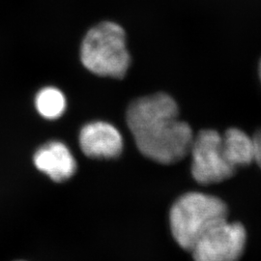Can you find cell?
<instances>
[{
	"instance_id": "5b68a950",
	"label": "cell",
	"mask_w": 261,
	"mask_h": 261,
	"mask_svg": "<svg viewBox=\"0 0 261 261\" xmlns=\"http://www.w3.org/2000/svg\"><path fill=\"white\" fill-rule=\"evenodd\" d=\"M247 244V231L241 223L215 226L191 251L195 261H240Z\"/></svg>"
},
{
	"instance_id": "8992f818",
	"label": "cell",
	"mask_w": 261,
	"mask_h": 261,
	"mask_svg": "<svg viewBox=\"0 0 261 261\" xmlns=\"http://www.w3.org/2000/svg\"><path fill=\"white\" fill-rule=\"evenodd\" d=\"M80 145L87 157L113 159L123 150V138L113 125L103 121L88 123L80 134Z\"/></svg>"
},
{
	"instance_id": "277c9868",
	"label": "cell",
	"mask_w": 261,
	"mask_h": 261,
	"mask_svg": "<svg viewBox=\"0 0 261 261\" xmlns=\"http://www.w3.org/2000/svg\"><path fill=\"white\" fill-rule=\"evenodd\" d=\"M81 59L95 75L122 79L130 63L124 29L112 21L91 28L83 41Z\"/></svg>"
},
{
	"instance_id": "6da1fadb",
	"label": "cell",
	"mask_w": 261,
	"mask_h": 261,
	"mask_svg": "<svg viewBox=\"0 0 261 261\" xmlns=\"http://www.w3.org/2000/svg\"><path fill=\"white\" fill-rule=\"evenodd\" d=\"M176 102L168 94L142 97L130 103L127 123L140 153L163 165L183 160L190 153L194 133L178 119Z\"/></svg>"
},
{
	"instance_id": "30bf717a",
	"label": "cell",
	"mask_w": 261,
	"mask_h": 261,
	"mask_svg": "<svg viewBox=\"0 0 261 261\" xmlns=\"http://www.w3.org/2000/svg\"><path fill=\"white\" fill-rule=\"evenodd\" d=\"M258 71H259V77H260L261 81V60L260 62H259V68H258Z\"/></svg>"
},
{
	"instance_id": "3957f363",
	"label": "cell",
	"mask_w": 261,
	"mask_h": 261,
	"mask_svg": "<svg viewBox=\"0 0 261 261\" xmlns=\"http://www.w3.org/2000/svg\"><path fill=\"white\" fill-rule=\"evenodd\" d=\"M228 218L226 203L217 196L192 192L180 196L169 213V224L178 245L191 252L207 232Z\"/></svg>"
},
{
	"instance_id": "7a4b0ae2",
	"label": "cell",
	"mask_w": 261,
	"mask_h": 261,
	"mask_svg": "<svg viewBox=\"0 0 261 261\" xmlns=\"http://www.w3.org/2000/svg\"><path fill=\"white\" fill-rule=\"evenodd\" d=\"M192 175L201 185L221 183L254 163L252 137L237 128L224 134L206 129L194 137L190 149Z\"/></svg>"
},
{
	"instance_id": "52a82bcc",
	"label": "cell",
	"mask_w": 261,
	"mask_h": 261,
	"mask_svg": "<svg viewBox=\"0 0 261 261\" xmlns=\"http://www.w3.org/2000/svg\"><path fill=\"white\" fill-rule=\"evenodd\" d=\"M35 167L55 182H63L72 177L76 170V162L63 142L50 141L36 151L33 157Z\"/></svg>"
},
{
	"instance_id": "ba28073f",
	"label": "cell",
	"mask_w": 261,
	"mask_h": 261,
	"mask_svg": "<svg viewBox=\"0 0 261 261\" xmlns=\"http://www.w3.org/2000/svg\"><path fill=\"white\" fill-rule=\"evenodd\" d=\"M35 106L44 118L57 119L65 112V96L56 87H45L38 92Z\"/></svg>"
},
{
	"instance_id": "9c48e42d",
	"label": "cell",
	"mask_w": 261,
	"mask_h": 261,
	"mask_svg": "<svg viewBox=\"0 0 261 261\" xmlns=\"http://www.w3.org/2000/svg\"><path fill=\"white\" fill-rule=\"evenodd\" d=\"M252 138L254 148V163L261 168V130H257Z\"/></svg>"
}]
</instances>
